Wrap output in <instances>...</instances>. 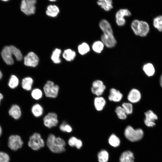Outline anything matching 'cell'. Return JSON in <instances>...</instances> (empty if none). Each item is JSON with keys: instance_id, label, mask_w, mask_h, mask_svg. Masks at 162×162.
Wrapping results in <instances>:
<instances>
[{"instance_id": "9c48e42d", "label": "cell", "mask_w": 162, "mask_h": 162, "mask_svg": "<svg viewBox=\"0 0 162 162\" xmlns=\"http://www.w3.org/2000/svg\"><path fill=\"white\" fill-rule=\"evenodd\" d=\"M43 124L47 128H51L56 126L58 123L57 114L54 112H50L43 118Z\"/></svg>"}, {"instance_id": "e575fe53", "label": "cell", "mask_w": 162, "mask_h": 162, "mask_svg": "<svg viewBox=\"0 0 162 162\" xmlns=\"http://www.w3.org/2000/svg\"><path fill=\"white\" fill-rule=\"evenodd\" d=\"M109 142L112 146L116 147L119 145L120 140L115 135L112 134L109 137Z\"/></svg>"}, {"instance_id": "e0dca14e", "label": "cell", "mask_w": 162, "mask_h": 162, "mask_svg": "<svg viewBox=\"0 0 162 162\" xmlns=\"http://www.w3.org/2000/svg\"><path fill=\"white\" fill-rule=\"evenodd\" d=\"M122 97V94L119 90L114 88H112L110 90V94L108 96L110 100L118 102L121 100Z\"/></svg>"}, {"instance_id": "5bb4252c", "label": "cell", "mask_w": 162, "mask_h": 162, "mask_svg": "<svg viewBox=\"0 0 162 162\" xmlns=\"http://www.w3.org/2000/svg\"><path fill=\"white\" fill-rule=\"evenodd\" d=\"M146 118L144 123L148 127H152L155 125V120L158 119L157 116L151 110H148L145 113Z\"/></svg>"}, {"instance_id": "74e56055", "label": "cell", "mask_w": 162, "mask_h": 162, "mask_svg": "<svg viewBox=\"0 0 162 162\" xmlns=\"http://www.w3.org/2000/svg\"><path fill=\"white\" fill-rule=\"evenodd\" d=\"M122 107L125 110L127 115L131 114L133 112V106L129 103H124L122 104Z\"/></svg>"}, {"instance_id": "b9f144b4", "label": "cell", "mask_w": 162, "mask_h": 162, "mask_svg": "<svg viewBox=\"0 0 162 162\" xmlns=\"http://www.w3.org/2000/svg\"><path fill=\"white\" fill-rule=\"evenodd\" d=\"M2 128L1 126L0 125V137L1 136V135L2 134Z\"/></svg>"}, {"instance_id": "7c38bea8", "label": "cell", "mask_w": 162, "mask_h": 162, "mask_svg": "<svg viewBox=\"0 0 162 162\" xmlns=\"http://www.w3.org/2000/svg\"><path fill=\"white\" fill-rule=\"evenodd\" d=\"M105 89L106 86L103 82L101 80H97L93 82L91 91L93 94L100 96L102 94Z\"/></svg>"}, {"instance_id": "8d00e7d4", "label": "cell", "mask_w": 162, "mask_h": 162, "mask_svg": "<svg viewBox=\"0 0 162 162\" xmlns=\"http://www.w3.org/2000/svg\"><path fill=\"white\" fill-rule=\"evenodd\" d=\"M59 128L60 130L63 132L70 133L72 130L71 126L67 123L66 122H62L59 126Z\"/></svg>"}, {"instance_id": "52a82bcc", "label": "cell", "mask_w": 162, "mask_h": 162, "mask_svg": "<svg viewBox=\"0 0 162 162\" xmlns=\"http://www.w3.org/2000/svg\"><path fill=\"white\" fill-rule=\"evenodd\" d=\"M36 0H22L20 5L21 11L26 15L34 14L35 12Z\"/></svg>"}, {"instance_id": "7a4b0ae2", "label": "cell", "mask_w": 162, "mask_h": 162, "mask_svg": "<svg viewBox=\"0 0 162 162\" xmlns=\"http://www.w3.org/2000/svg\"><path fill=\"white\" fill-rule=\"evenodd\" d=\"M47 145L52 152L60 153L65 151L64 146L66 143L65 141L60 137H56L52 134L48 136L46 141Z\"/></svg>"}, {"instance_id": "603a6c76", "label": "cell", "mask_w": 162, "mask_h": 162, "mask_svg": "<svg viewBox=\"0 0 162 162\" xmlns=\"http://www.w3.org/2000/svg\"><path fill=\"white\" fill-rule=\"evenodd\" d=\"M33 82V80L31 77H25L22 80V87L26 91H30L32 89Z\"/></svg>"}, {"instance_id": "7402d4cb", "label": "cell", "mask_w": 162, "mask_h": 162, "mask_svg": "<svg viewBox=\"0 0 162 162\" xmlns=\"http://www.w3.org/2000/svg\"><path fill=\"white\" fill-rule=\"evenodd\" d=\"M106 103L105 100L102 97L98 96L94 99V106L97 111L102 110L105 105Z\"/></svg>"}, {"instance_id": "ffe728a7", "label": "cell", "mask_w": 162, "mask_h": 162, "mask_svg": "<svg viewBox=\"0 0 162 162\" xmlns=\"http://www.w3.org/2000/svg\"><path fill=\"white\" fill-rule=\"evenodd\" d=\"M31 112L34 117L38 118L41 116L43 115L44 109L41 105L36 103L33 105L32 106Z\"/></svg>"}, {"instance_id": "2e32d148", "label": "cell", "mask_w": 162, "mask_h": 162, "mask_svg": "<svg viewBox=\"0 0 162 162\" xmlns=\"http://www.w3.org/2000/svg\"><path fill=\"white\" fill-rule=\"evenodd\" d=\"M97 4L106 11H110L113 7L112 0H97Z\"/></svg>"}, {"instance_id": "44dd1931", "label": "cell", "mask_w": 162, "mask_h": 162, "mask_svg": "<svg viewBox=\"0 0 162 162\" xmlns=\"http://www.w3.org/2000/svg\"><path fill=\"white\" fill-rule=\"evenodd\" d=\"M134 157L132 152L129 151L124 152L120 158L119 162H134Z\"/></svg>"}, {"instance_id": "3957f363", "label": "cell", "mask_w": 162, "mask_h": 162, "mask_svg": "<svg viewBox=\"0 0 162 162\" xmlns=\"http://www.w3.org/2000/svg\"><path fill=\"white\" fill-rule=\"evenodd\" d=\"M131 27L135 35L141 37L146 36L149 31V26L146 21L137 19L133 20Z\"/></svg>"}, {"instance_id": "4316f807", "label": "cell", "mask_w": 162, "mask_h": 162, "mask_svg": "<svg viewBox=\"0 0 162 162\" xmlns=\"http://www.w3.org/2000/svg\"><path fill=\"white\" fill-rule=\"evenodd\" d=\"M104 44L101 41H96L93 44L92 49L94 52L97 53H100L104 49Z\"/></svg>"}, {"instance_id": "4fadbf2b", "label": "cell", "mask_w": 162, "mask_h": 162, "mask_svg": "<svg viewBox=\"0 0 162 162\" xmlns=\"http://www.w3.org/2000/svg\"><path fill=\"white\" fill-rule=\"evenodd\" d=\"M12 55L10 46H6L3 48L1 56L4 62L8 65H12L14 63Z\"/></svg>"}, {"instance_id": "ee69618b", "label": "cell", "mask_w": 162, "mask_h": 162, "mask_svg": "<svg viewBox=\"0 0 162 162\" xmlns=\"http://www.w3.org/2000/svg\"><path fill=\"white\" fill-rule=\"evenodd\" d=\"M48 0L51 2H54L57 1V0Z\"/></svg>"}, {"instance_id": "d6986e66", "label": "cell", "mask_w": 162, "mask_h": 162, "mask_svg": "<svg viewBox=\"0 0 162 162\" xmlns=\"http://www.w3.org/2000/svg\"><path fill=\"white\" fill-rule=\"evenodd\" d=\"M59 12V9L57 6L50 4L47 7L46 13L48 16L55 17L58 15Z\"/></svg>"}, {"instance_id": "ab89813d", "label": "cell", "mask_w": 162, "mask_h": 162, "mask_svg": "<svg viewBox=\"0 0 162 162\" xmlns=\"http://www.w3.org/2000/svg\"><path fill=\"white\" fill-rule=\"evenodd\" d=\"M160 86L161 87H162V74L160 76Z\"/></svg>"}, {"instance_id": "7bdbcfd3", "label": "cell", "mask_w": 162, "mask_h": 162, "mask_svg": "<svg viewBox=\"0 0 162 162\" xmlns=\"http://www.w3.org/2000/svg\"><path fill=\"white\" fill-rule=\"evenodd\" d=\"M2 74L1 71L0 70V80L1 79L2 77Z\"/></svg>"}, {"instance_id": "277c9868", "label": "cell", "mask_w": 162, "mask_h": 162, "mask_svg": "<svg viewBox=\"0 0 162 162\" xmlns=\"http://www.w3.org/2000/svg\"><path fill=\"white\" fill-rule=\"evenodd\" d=\"M125 137L130 141L136 142L141 140L143 137L144 133L140 128L134 129L131 126H128L124 130Z\"/></svg>"}, {"instance_id": "ba28073f", "label": "cell", "mask_w": 162, "mask_h": 162, "mask_svg": "<svg viewBox=\"0 0 162 162\" xmlns=\"http://www.w3.org/2000/svg\"><path fill=\"white\" fill-rule=\"evenodd\" d=\"M131 15V12L128 9L122 8L119 9L116 12L115 14L116 24L119 26L124 25L126 22L125 17L130 16Z\"/></svg>"}, {"instance_id": "d6a6232c", "label": "cell", "mask_w": 162, "mask_h": 162, "mask_svg": "<svg viewBox=\"0 0 162 162\" xmlns=\"http://www.w3.org/2000/svg\"><path fill=\"white\" fill-rule=\"evenodd\" d=\"M19 80L18 78L14 75H12L9 81L8 86L12 89L16 88L18 85Z\"/></svg>"}, {"instance_id": "83f0119b", "label": "cell", "mask_w": 162, "mask_h": 162, "mask_svg": "<svg viewBox=\"0 0 162 162\" xmlns=\"http://www.w3.org/2000/svg\"><path fill=\"white\" fill-rule=\"evenodd\" d=\"M61 52V50L58 48L55 49L52 52L51 59L54 63L58 64L61 62L60 57Z\"/></svg>"}, {"instance_id": "5b68a950", "label": "cell", "mask_w": 162, "mask_h": 162, "mask_svg": "<svg viewBox=\"0 0 162 162\" xmlns=\"http://www.w3.org/2000/svg\"><path fill=\"white\" fill-rule=\"evenodd\" d=\"M43 89L44 93L46 97L55 98L58 96L59 87L53 82L48 80L44 85Z\"/></svg>"}, {"instance_id": "f35d334b", "label": "cell", "mask_w": 162, "mask_h": 162, "mask_svg": "<svg viewBox=\"0 0 162 162\" xmlns=\"http://www.w3.org/2000/svg\"><path fill=\"white\" fill-rule=\"evenodd\" d=\"M10 157L5 152H0V162H9Z\"/></svg>"}, {"instance_id": "f546056e", "label": "cell", "mask_w": 162, "mask_h": 162, "mask_svg": "<svg viewBox=\"0 0 162 162\" xmlns=\"http://www.w3.org/2000/svg\"><path fill=\"white\" fill-rule=\"evenodd\" d=\"M10 49L13 55L18 61H21L23 58V56L20 50L13 45L10 46Z\"/></svg>"}, {"instance_id": "f1b7e54d", "label": "cell", "mask_w": 162, "mask_h": 162, "mask_svg": "<svg viewBox=\"0 0 162 162\" xmlns=\"http://www.w3.org/2000/svg\"><path fill=\"white\" fill-rule=\"evenodd\" d=\"M153 23L154 28L159 31L162 32V15H159L154 17Z\"/></svg>"}, {"instance_id": "d590c367", "label": "cell", "mask_w": 162, "mask_h": 162, "mask_svg": "<svg viewBox=\"0 0 162 162\" xmlns=\"http://www.w3.org/2000/svg\"><path fill=\"white\" fill-rule=\"evenodd\" d=\"M98 158L99 162H107L108 160V154L105 150L101 151L98 154Z\"/></svg>"}, {"instance_id": "4dcf8cb0", "label": "cell", "mask_w": 162, "mask_h": 162, "mask_svg": "<svg viewBox=\"0 0 162 162\" xmlns=\"http://www.w3.org/2000/svg\"><path fill=\"white\" fill-rule=\"evenodd\" d=\"M31 95L33 99L38 100L42 98L43 96V92L40 88H36L32 90Z\"/></svg>"}, {"instance_id": "8fae6325", "label": "cell", "mask_w": 162, "mask_h": 162, "mask_svg": "<svg viewBox=\"0 0 162 162\" xmlns=\"http://www.w3.org/2000/svg\"><path fill=\"white\" fill-rule=\"evenodd\" d=\"M24 59L25 65L33 67H36L39 61L38 56L33 52H29L25 56Z\"/></svg>"}, {"instance_id": "484cf974", "label": "cell", "mask_w": 162, "mask_h": 162, "mask_svg": "<svg viewBox=\"0 0 162 162\" xmlns=\"http://www.w3.org/2000/svg\"><path fill=\"white\" fill-rule=\"evenodd\" d=\"M69 145L71 147L75 146L77 149H80L82 146V141L74 136L70 138L68 141Z\"/></svg>"}, {"instance_id": "30bf717a", "label": "cell", "mask_w": 162, "mask_h": 162, "mask_svg": "<svg viewBox=\"0 0 162 162\" xmlns=\"http://www.w3.org/2000/svg\"><path fill=\"white\" fill-rule=\"evenodd\" d=\"M23 144V142L19 136L13 135L9 136L8 145L11 150L17 151L22 147Z\"/></svg>"}, {"instance_id": "9a60e30c", "label": "cell", "mask_w": 162, "mask_h": 162, "mask_svg": "<svg viewBox=\"0 0 162 162\" xmlns=\"http://www.w3.org/2000/svg\"><path fill=\"white\" fill-rule=\"evenodd\" d=\"M141 98L140 92L135 88L132 89L129 92L127 97L128 100L131 103H136L140 101Z\"/></svg>"}, {"instance_id": "d4e9b609", "label": "cell", "mask_w": 162, "mask_h": 162, "mask_svg": "<svg viewBox=\"0 0 162 162\" xmlns=\"http://www.w3.org/2000/svg\"><path fill=\"white\" fill-rule=\"evenodd\" d=\"M143 70L146 74L148 76H152L155 72L154 67L151 63L145 64L143 67Z\"/></svg>"}, {"instance_id": "8992f818", "label": "cell", "mask_w": 162, "mask_h": 162, "mask_svg": "<svg viewBox=\"0 0 162 162\" xmlns=\"http://www.w3.org/2000/svg\"><path fill=\"white\" fill-rule=\"evenodd\" d=\"M28 145L33 150H38L44 147V142L40 134L35 132L30 137Z\"/></svg>"}, {"instance_id": "ac0fdd59", "label": "cell", "mask_w": 162, "mask_h": 162, "mask_svg": "<svg viewBox=\"0 0 162 162\" xmlns=\"http://www.w3.org/2000/svg\"><path fill=\"white\" fill-rule=\"evenodd\" d=\"M9 115L15 119H19L21 116V111L20 107L16 104L13 105L9 109Z\"/></svg>"}, {"instance_id": "6da1fadb", "label": "cell", "mask_w": 162, "mask_h": 162, "mask_svg": "<svg viewBox=\"0 0 162 162\" xmlns=\"http://www.w3.org/2000/svg\"><path fill=\"white\" fill-rule=\"evenodd\" d=\"M99 26L103 32L101 37V41L108 48L115 46L117 41L113 35V30L110 22L107 20L103 19L100 21Z\"/></svg>"}, {"instance_id": "60d3db41", "label": "cell", "mask_w": 162, "mask_h": 162, "mask_svg": "<svg viewBox=\"0 0 162 162\" xmlns=\"http://www.w3.org/2000/svg\"><path fill=\"white\" fill-rule=\"evenodd\" d=\"M3 95L0 93V102L1 100L3 98Z\"/></svg>"}, {"instance_id": "1f68e13d", "label": "cell", "mask_w": 162, "mask_h": 162, "mask_svg": "<svg viewBox=\"0 0 162 162\" xmlns=\"http://www.w3.org/2000/svg\"><path fill=\"white\" fill-rule=\"evenodd\" d=\"M78 50L79 52L81 55H84L89 51L90 48L87 43L84 42L78 46Z\"/></svg>"}, {"instance_id": "f6af8a7d", "label": "cell", "mask_w": 162, "mask_h": 162, "mask_svg": "<svg viewBox=\"0 0 162 162\" xmlns=\"http://www.w3.org/2000/svg\"><path fill=\"white\" fill-rule=\"evenodd\" d=\"M2 0L4 2H7V1H8L9 0Z\"/></svg>"}, {"instance_id": "cb8c5ba5", "label": "cell", "mask_w": 162, "mask_h": 162, "mask_svg": "<svg viewBox=\"0 0 162 162\" xmlns=\"http://www.w3.org/2000/svg\"><path fill=\"white\" fill-rule=\"evenodd\" d=\"M76 55L75 52L70 49L65 50L63 52L62 56L66 61H70L73 60Z\"/></svg>"}, {"instance_id": "836d02e7", "label": "cell", "mask_w": 162, "mask_h": 162, "mask_svg": "<svg viewBox=\"0 0 162 162\" xmlns=\"http://www.w3.org/2000/svg\"><path fill=\"white\" fill-rule=\"evenodd\" d=\"M115 112L118 117L120 119L124 120L126 118L127 115L122 106H117Z\"/></svg>"}]
</instances>
